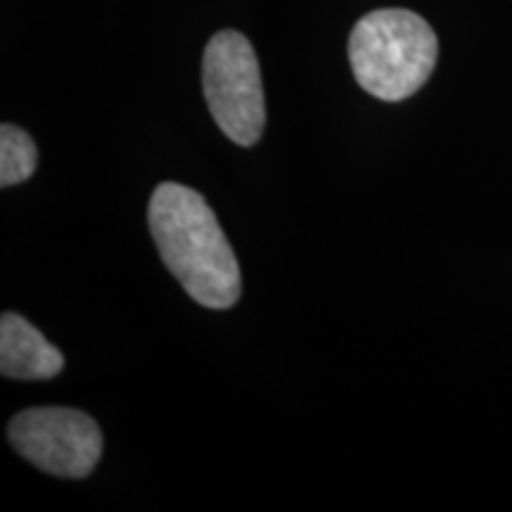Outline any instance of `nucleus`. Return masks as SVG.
Listing matches in <instances>:
<instances>
[{"instance_id":"obj_5","label":"nucleus","mask_w":512,"mask_h":512,"mask_svg":"<svg viewBox=\"0 0 512 512\" xmlns=\"http://www.w3.org/2000/svg\"><path fill=\"white\" fill-rule=\"evenodd\" d=\"M64 368L62 351L17 313L0 318V373L12 380H50Z\"/></svg>"},{"instance_id":"obj_1","label":"nucleus","mask_w":512,"mask_h":512,"mask_svg":"<svg viewBox=\"0 0 512 512\" xmlns=\"http://www.w3.org/2000/svg\"><path fill=\"white\" fill-rule=\"evenodd\" d=\"M147 221L166 268L197 304L230 309L238 302V256L200 192L162 183L152 192Z\"/></svg>"},{"instance_id":"obj_6","label":"nucleus","mask_w":512,"mask_h":512,"mask_svg":"<svg viewBox=\"0 0 512 512\" xmlns=\"http://www.w3.org/2000/svg\"><path fill=\"white\" fill-rule=\"evenodd\" d=\"M38 164V150L31 136L22 128L0 126V185L10 188L31 178Z\"/></svg>"},{"instance_id":"obj_3","label":"nucleus","mask_w":512,"mask_h":512,"mask_svg":"<svg viewBox=\"0 0 512 512\" xmlns=\"http://www.w3.org/2000/svg\"><path fill=\"white\" fill-rule=\"evenodd\" d=\"M204 98L226 136L238 145L259 143L266 124L264 86L252 43L240 31H219L204 50Z\"/></svg>"},{"instance_id":"obj_2","label":"nucleus","mask_w":512,"mask_h":512,"mask_svg":"<svg viewBox=\"0 0 512 512\" xmlns=\"http://www.w3.org/2000/svg\"><path fill=\"white\" fill-rule=\"evenodd\" d=\"M439 41L411 10H375L349 36V62L358 86L377 100L399 102L418 93L437 64Z\"/></svg>"},{"instance_id":"obj_4","label":"nucleus","mask_w":512,"mask_h":512,"mask_svg":"<svg viewBox=\"0 0 512 512\" xmlns=\"http://www.w3.org/2000/svg\"><path fill=\"white\" fill-rule=\"evenodd\" d=\"M12 446L55 477H88L102 456V434L91 415L72 408H29L8 427Z\"/></svg>"}]
</instances>
